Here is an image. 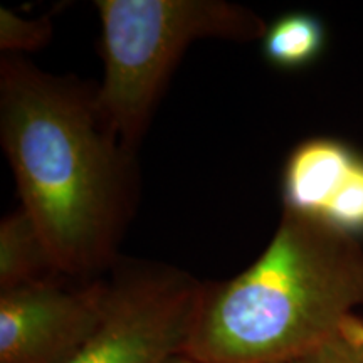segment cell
<instances>
[{
    "label": "cell",
    "mask_w": 363,
    "mask_h": 363,
    "mask_svg": "<svg viewBox=\"0 0 363 363\" xmlns=\"http://www.w3.org/2000/svg\"><path fill=\"white\" fill-rule=\"evenodd\" d=\"M355 160V153L338 140L313 138L299 143L284 167L286 211L321 217Z\"/></svg>",
    "instance_id": "obj_6"
},
{
    "label": "cell",
    "mask_w": 363,
    "mask_h": 363,
    "mask_svg": "<svg viewBox=\"0 0 363 363\" xmlns=\"http://www.w3.org/2000/svg\"><path fill=\"white\" fill-rule=\"evenodd\" d=\"M320 219L355 238L363 233V158L357 157Z\"/></svg>",
    "instance_id": "obj_9"
},
{
    "label": "cell",
    "mask_w": 363,
    "mask_h": 363,
    "mask_svg": "<svg viewBox=\"0 0 363 363\" xmlns=\"http://www.w3.org/2000/svg\"><path fill=\"white\" fill-rule=\"evenodd\" d=\"M52 21L48 16L27 19L11 9H0V49L7 56L35 52L52 38Z\"/></svg>",
    "instance_id": "obj_10"
},
{
    "label": "cell",
    "mask_w": 363,
    "mask_h": 363,
    "mask_svg": "<svg viewBox=\"0 0 363 363\" xmlns=\"http://www.w3.org/2000/svg\"><path fill=\"white\" fill-rule=\"evenodd\" d=\"M61 274L43 235L24 208L0 222V291Z\"/></svg>",
    "instance_id": "obj_7"
},
{
    "label": "cell",
    "mask_w": 363,
    "mask_h": 363,
    "mask_svg": "<svg viewBox=\"0 0 363 363\" xmlns=\"http://www.w3.org/2000/svg\"><path fill=\"white\" fill-rule=\"evenodd\" d=\"M345 325H347L348 331H350L353 337H355L363 347V321L360 320V318H357L355 315H353V316L348 318L347 323H345Z\"/></svg>",
    "instance_id": "obj_12"
},
{
    "label": "cell",
    "mask_w": 363,
    "mask_h": 363,
    "mask_svg": "<svg viewBox=\"0 0 363 363\" xmlns=\"http://www.w3.org/2000/svg\"><path fill=\"white\" fill-rule=\"evenodd\" d=\"M363 306V247L320 217L286 211L264 252L203 283L184 357L195 363H288L340 333Z\"/></svg>",
    "instance_id": "obj_2"
},
{
    "label": "cell",
    "mask_w": 363,
    "mask_h": 363,
    "mask_svg": "<svg viewBox=\"0 0 363 363\" xmlns=\"http://www.w3.org/2000/svg\"><path fill=\"white\" fill-rule=\"evenodd\" d=\"M110 279L56 274L0 291V363H69L96 330Z\"/></svg>",
    "instance_id": "obj_5"
},
{
    "label": "cell",
    "mask_w": 363,
    "mask_h": 363,
    "mask_svg": "<svg viewBox=\"0 0 363 363\" xmlns=\"http://www.w3.org/2000/svg\"><path fill=\"white\" fill-rule=\"evenodd\" d=\"M172 363H195V362H192V360H189L187 357H179V358H175L174 362Z\"/></svg>",
    "instance_id": "obj_13"
},
{
    "label": "cell",
    "mask_w": 363,
    "mask_h": 363,
    "mask_svg": "<svg viewBox=\"0 0 363 363\" xmlns=\"http://www.w3.org/2000/svg\"><path fill=\"white\" fill-rule=\"evenodd\" d=\"M103 318L69 363H172L184 357L203 283L163 262L111 267Z\"/></svg>",
    "instance_id": "obj_4"
},
{
    "label": "cell",
    "mask_w": 363,
    "mask_h": 363,
    "mask_svg": "<svg viewBox=\"0 0 363 363\" xmlns=\"http://www.w3.org/2000/svg\"><path fill=\"white\" fill-rule=\"evenodd\" d=\"M0 143L21 208L54 264L71 278H101L140 199L135 155L103 121L96 88L24 57L0 61Z\"/></svg>",
    "instance_id": "obj_1"
},
{
    "label": "cell",
    "mask_w": 363,
    "mask_h": 363,
    "mask_svg": "<svg viewBox=\"0 0 363 363\" xmlns=\"http://www.w3.org/2000/svg\"><path fill=\"white\" fill-rule=\"evenodd\" d=\"M103 79L96 106L113 135L136 152L170 76L194 43H249L267 24L225 0H96Z\"/></svg>",
    "instance_id": "obj_3"
},
{
    "label": "cell",
    "mask_w": 363,
    "mask_h": 363,
    "mask_svg": "<svg viewBox=\"0 0 363 363\" xmlns=\"http://www.w3.org/2000/svg\"><path fill=\"white\" fill-rule=\"evenodd\" d=\"M261 43L269 65L279 69H298L316 61L323 51L325 27L310 13H286L267 26Z\"/></svg>",
    "instance_id": "obj_8"
},
{
    "label": "cell",
    "mask_w": 363,
    "mask_h": 363,
    "mask_svg": "<svg viewBox=\"0 0 363 363\" xmlns=\"http://www.w3.org/2000/svg\"><path fill=\"white\" fill-rule=\"evenodd\" d=\"M345 323L328 342L288 363H363V347Z\"/></svg>",
    "instance_id": "obj_11"
}]
</instances>
